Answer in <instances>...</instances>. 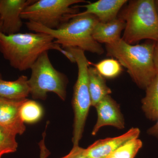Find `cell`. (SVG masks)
<instances>
[{
	"instance_id": "6da1fadb",
	"label": "cell",
	"mask_w": 158,
	"mask_h": 158,
	"mask_svg": "<svg viewBox=\"0 0 158 158\" xmlns=\"http://www.w3.org/2000/svg\"><path fill=\"white\" fill-rule=\"evenodd\" d=\"M54 41L53 37L43 33L6 35L0 32V52L11 67L23 71L31 69L44 52L58 51L61 45Z\"/></svg>"
},
{
	"instance_id": "7a4b0ae2",
	"label": "cell",
	"mask_w": 158,
	"mask_h": 158,
	"mask_svg": "<svg viewBox=\"0 0 158 158\" xmlns=\"http://www.w3.org/2000/svg\"><path fill=\"white\" fill-rule=\"evenodd\" d=\"M98 21L92 15L80 14L79 12L56 30L33 22H27L26 25L30 31L50 35L55 39V43L63 48H75L101 55L104 53V49L92 37L94 29Z\"/></svg>"
},
{
	"instance_id": "3957f363",
	"label": "cell",
	"mask_w": 158,
	"mask_h": 158,
	"mask_svg": "<svg viewBox=\"0 0 158 158\" xmlns=\"http://www.w3.org/2000/svg\"><path fill=\"white\" fill-rule=\"evenodd\" d=\"M155 41L141 44H130L122 38L106 44L107 56L115 58L136 85L146 89L158 73L153 60Z\"/></svg>"
},
{
	"instance_id": "277c9868",
	"label": "cell",
	"mask_w": 158,
	"mask_h": 158,
	"mask_svg": "<svg viewBox=\"0 0 158 158\" xmlns=\"http://www.w3.org/2000/svg\"><path fill=\"white\" fill-rule=\"evenodd\" d=\"M118 15L125 23L122 39L130 44L158 39V15L155 0H132Z\"/></svg>"
},
{
	"instance_id": "5b68a950",
	"label": "cell",
	"mask_w": 158,
	"mask_h": 158,
	"mask_svg": "<svg viewBox=\"0 0 158 158\" xmlns=\"http://www.w3.org/2000/svg\"><path fill=\"white\" fill-rule=\"evenodd\" d=\"M65 49L74 56L78 70L77 79L74 87L73 99L74 118L72 141L73 146H76L79 145L81 139L89 109L91 106L88 85L90 62L85 56V51L75 48Z\"/></svg>"
},
{
	"instance_id": "8992f818",
	"label": "cell",
	"mask_w": 158,
	"mask_h": 158,
	"mask_svg": "<svg viewBox=\"0 0 158 158\" xmlns=\"http://www.w3.org/2000/svg\"><path fill=\"white\" fill-rule=\"evenodd\" d=\"M84 0H39L27 6L21 15L22 19L37 23L50 29L59 28L78 13L76 6Z\"/></svg>"
},
{
	"instance_id": "52a82bcc",
	"label": "cell",
	"mask_w": 158,
	"mask_h": 158,
	"mask_svg": "<svg viewBox=\"0 0 158 158\" xmlns=\"http://www.w3.org/2000/svg\"><path fill=\"white\" fill-rule=\"evenodd\" d=\"M31 69L28 85L33 98L45 100L47 93L51 92L65 100L68 80L64 74L54 68L49 58L48 52L43 53Z\"/></svg>"
},
{
	"instance_id": "ba28073f",
	"label": "cell",
	"mask_w": 158,
	"mask_h": 158,
	"mask_svg": "<svg viewBox=\"0 0 158 158\" xmlns=\"http://www.w3.org/2000/svg\"><path fill=\"white\" fill-rule=\"evenodd\" d=\"M34 0H0L1 32L6 35L16 34L23 26L22 12Z\"/></svg>"
},
{
	"instance_id": "9c48e42d",
	"label": "cell",
	"mask_w": 158,
	"mask_h": 158,
	"mask_svg": "<svg viewBox=\"0 0 158 158\" xmlns=\"http://www.w3.org/2000/svg\"><path fill=\"white\" fill-rule=\"evenodd\" d=\"M27 99L13 100L0 97V126L15 135H23L26 131L20 111Z\"/></svg>"
},
{
	"instance_id": "30bf717a",
	"label": "cell",
	"mask_w": 158,
	"mask_h": 158,
	"mask_svg": "<svg viewBox=\"0 0 158 158\" xmlns=\"http://www.w3.org/2000/svg\"><path fill=\"white\" fill-rule=\"evenodd\" d=\"M95 107L98 119L92 131L93 135H95L100 129L105 126H111L118 129L124 128V118L119 106L110 95L105 97Z\"/></svg>"
},
{
	"instance_id": "8fae6325",
	"label": "cell",
	"mask_w": 158,
	"mask_h": 158,
	"mask_svg": "<svg viewBox=\"0 0 158 158\" xmlns=\"http://www.w3.org/2000/svg\"><path fill=\"white\" fill-rule=\"evenodd\" d=\"M140 134L139 129L132 128L118 137L98 140L86 148L87 155L89 158H107L123 144L138 138Z\"/></svg>"
},
{
	"instance_id": "7c38bea8",
	"label": "cell",
	"mask_w": 158,
	"mask_h": 158,
	"mask_svg": "<svg viewBox=\"0 0 158 158\" xmlns=\"http://www.w3.org/2000/svg\"><path fill=\"white\" fill-rule=\"evenodd\" d=\"M128 2L127 0H99L85 6H76L86 9L79 12L80 14L92 15L100 22L107 23L118 17L119 11Z\"/></svg>"
},
{
	"instance_id": "4fadbf2b",
	"label": "cell",
	"mask_w": 158,
	"mask_h": 158,
	"mask_svg": "<svg viewBox=\"0 0 158 158\" xmlns=\"http://www.w3.org/2000/svg\"><path fill=\"white\" fill-rule=\"evenodd\" d=\"M125 27V23L118 16L108 22L98 21L94 29L92 37L98 43L110 44L121 39Z\"/></svg>"
},
{
	"instance_id": "5bb4252c",
	"label": "cell",
	"mask_w": 158,
	"mask_h": 158,
	"mask_svg": "<svg viewBox=\"0 0 158 158\" xmlns=\"http://www.w3.org/2000/svg\"><path fill=\"white\" fill-rule=\"evenodd\" d=\"M30 94L27 77L22 75L14 81L0 79V97L19 100L24 99Z\"/></svg>"
},
{
	"instance_id": "9a60e30c",
	"label": "cell",
	"mask_w": 158,
	"mask_h": 158,
	"mask_svg": "<svg viewBox=\"0 0 158 158\" xmlns=\"http://www.w3.org/2000/svg\"><path fill=\"white\" fill-rule=\"evenodd\" d=\"M88 85L91 106L95 107L105 97L112 93L106 84L105 78L99 73L95 67L88 68Z\"/></svg>"
},
{
	"instance_id": "2e32d148",
	"label": "cell",
	"mask_w": 158,
	"mask_h": 158,
	"mask_svg": "<svg viewBox=\"0 0 158 158\" xmlns=\"http://www.w3.org/2000/svg\"><path fill=\"white\" fill-rule=\"evenodd\" d=\"M145 90L141 101L142 110L148 118L154 121L158 118V73Z\"/></svg>"
},
{
	"instance_id": "e0dca14e",
	"label": "cell",
	"mask_w": 158,
	"mask_h": 158,
	"mask_svg": "<svg viewBox=\"0 0 158 158\" xmlns=\"http://www.w3.org/2000/svg\"><path fill=\"white\" fill-rule=\"evenodd\" d=\"M43 111L38 103L27 99L23 104L20 111L21 118L24 123H33L37 122L41 118Z\"/></svg>"
},
{
	"instance_id": "ac0fdd59",
	"label": "cell",
	"mask_w": 158,
	"mask_h": 158,
	"mask_svg": "<svg viewBox=\"0 0 158 158\" xmlns=\"http://www.w3.org/2000/svg\"><path fill=\"white\" fill-rule=\"evenodd\" d=\"M99 73L107 78H114L121 73L122 65L116 59L111 58L102 60L94 65Z\"/></svg>"
},
{
	"instance_id": "d6986e66",
	"label": "cell",
	"mask_w": 158,
	"mask_h": 158,
	"mask_svg": "<svg viewBox=\"0 0 158 158\" xmlns=\"http://www.w3.org/2000/svg\"><path fill=\"white\" fill-rule=\"evenodd\" d=\"M16 136L11 132L0 126V158L7 154L17 151L18 144Z\"/></svg>"
},
{
	"instance_id": "ffe728a7",
	"label": "cell",
	"mask_w": 158,
	"mask_h": 158,
	"mask_svg": "<svg viewBox=\"0 0 158 158\" xmlns=\"http://www.w3.org/2000/svg\"><path fill=\"white\" fill-rule=\"evenodd\" d=\"M142 146L141 140L133 139L119 147L107 158H135Z\"/></svg>"
},
{
	"instance_id": "44dd1931",
	"label": "cell",
	"mask_w": 158,
	"mask_h": 158,
	"mask_svg": "<svg viewBox=\"0 0 158 158\" xmlns=\"http://www.w3.org/2000/svg\"><path fill=\"white\" fill-rule=\"evenodd\" d=\"M61 158H89L86 149L80 147L79 145L73 146L70 152Z\"/></svg>"
},
{
	"instance_id": "7402d4cb",
	"label": "cell",
	"mask_w": 158,
	"mask_h": 158,
	"mask_svg": "<svg viewBox=\"0 0 158 158\" xmlns=\"http://www.w3.org/2000/svg\"><path fill=\"white\" fill-rule=\"evenodd\" d=\"M42 135V139L39 143L40 149V158H47L50 154V152L45 145L46 131L43 133Z\"/></svg>"
},
{
	"instance_id": "603a6c76",
	"label": "cell",
	"mask_w": 158,
	"mask_h": 158,
	"mask_svg": "<svg viewBox=\"0 0 158 158\" xmlns=\"http://www.w3.org/2000/svg\"><path fill=\"white\" fill-rule=\"evenodd\" d=\"M58 51L60 52L61 53L63 54L66 57L70 62H72V63H76V59L74 56L71 52L70 51L66 49L62 48L61 46L59 48Z\"/></svg>"
},
{
	"instance_id": "cb8c5ba5",
	"label": "cell",
	"mask_w": 158,
	"mask_h": 158,
	"mask_svg": "<svg viewBox=\"0 0 158 158\" xmlns=\"http://www.w3.org/2000/svg\"><path fill=\"white\" fill-rule=\"evenodd\" d=\"M153 60L155 66L158 73V39L155 41V46L153 51Z\"/></svg>"
},
{
	"instance_id": "d4e9b609",
	"label": "cell",
	"mask_w": 158,
	"mask_h": 158,
	"mask_svg": "<svg viewBox=\"0 0 158 158\" xmlns=\"http://www.w3.org/2000/svg\"><path fill=\"white\" fill-rule=\"evenodd\" d=\"M157 121L152 127L150 128L148 131V133L150 135L156 136L158 138V118Z\"/></svg>"
},
{
	"instance_id": "484cf974",
	"label": "cell",
	"mask_w": 158,
	"mask_h": 158,
	"mask_svg": "<svg viewBox=\"0 0 158 158\" xmlns=\"http://www.w3.org/2000/svg\"><path fill=\"white\" fill-rule=\"evenodd\" d=\"M155 4L156 9L158 15V0H155Z\"/></svg>"
},
{
	"instance_id": "4316f807",
	"label": "cell",
	"mask_w": 158,
	"mask_h": 158,
	"mask_svg": "<svg viewBox=\"0 0 158 158\" xmlns=\"http://www.w3.org/2000/svg\"><path fill=\"white\" fill-rule=\"evenodd\" d=\"M0 32H1V24H0Z\"/></svg>"
},
{
	"instance_id": "83f0119b",
	"label": "cell",
	"mask_w": 158,
	"mask_h": 158,
	"mask_svg": "<svg viewBox=\"0 0 158 158\" xmlns=\"http://www.w3.org/2000/svg\"><path fill=\"white\" fill-rule=\"evenodd\" d=\"M0 79H2V75H1V74H0Z\"/></svg>"
}]
</instances>
